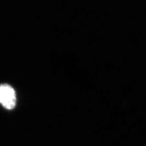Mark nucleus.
Masks as SVG:
<instances>
[{
    "label": "nucleus",
    "mask_w": 146,
    "mask_h": 146,
    "mask_svg": "<svg viewBox=\"0 0 146 146\" xmlns=\"http://www.w3.org/2000/svg\"><path fill=\"white\" fill-rule=\"evenodd\" d=\"M0 103L4 108L9 110L15 107V92L10 85L6 84L0 85Z\"/></svg>",
    "instance_id": "f257e3e1"
}]
</instances>
